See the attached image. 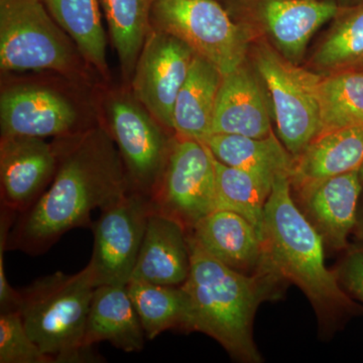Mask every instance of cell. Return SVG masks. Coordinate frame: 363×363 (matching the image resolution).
Listing matches in <instances>:
<instances>
[{
  "mask_svg": "<svg viewBox=\"0 0 363 363\" xmlns=\"http://www.w3.org/2000/svg\"><path fill=\"white\" fill-rule=\"evenodd\" d=\"M58 167L49 187L30 209L18 215L7 250L30 255L50 250L72 229L92 228L91 213L113 204L130 190L116 142L96 126L59 138Z\"/></svg>",
  "mask_w": 363,
  "mask_h": 363,
  "instance_id": "6da1fadb",
  "label": "cell"
},
{
  "mask_svg": "<svg viewBox=\"0 0 363 363\" xmlns=\"http://www.w3.org/2000/svg\"><path fill=\"white\" fill-rule=\"evenodd\" d=\"M191 267L183 288L192 305L193 331L215 339L238 362H262L252 336L257 308L281 295L285 281L272 267L235 271L210 255L188 234Z\"/></svg>",
  "mask_w": 363,
  "mask_h": 363,
  "instance_id": "7a4b0ae2",
  "label": "cell"
},
{
  "mask_svg": "<svg viewBox=\"0 0 363 363\" xmlns=\"http://www.w3.org/2000/svg\"><path fill=\"white\" fill-rule=\"evenodd\" d=\"M324 245L294 199L290 176H277L264 209L267 264L304 292L321 323L328 326L362 308L344 290L337 272L325 264Z\"/></svg>",
  "mask_w": 363,
  "mask_h": 363,
  "instance_id": "3957f363",
  "label": "cell"
},
{
  "mask_svg": "<svg viewBox=\"0 0 363 363\" xmlns=\"http://www.w3.org/2000/svg\"><path fill=\"white\" fill-rule=\"evenodd\" d=\"M96 284L89 266L57 272L20 291L18 307L28 335L52 363L102 362L86 343V325Z\"/></svg>",
  "mask_w": 363,
  "mask_h": 363,
  "instance_id": "277c9868",
  "label": "cell"
},
{
  "mask_svg": "<svg viewBox=\"0 0 363 363\" xmlns=\"http://www.w3.org/2000/svg\"><path fill=\"white\" fill-rule=\"evenodd\" d=\"M75 51L43 0H0L2 71L68 74L76 66Z\"/></svg>",
  "mask_w": 363,
  "mask_h": 363,
  "instance_id": "5b68a950",
  "label": "cell"
},
{
  "mask_svg": "<svg viewBox=\"0 0 363 363\" xmlns=\"http://www.w3.org/2000/svg\"><path fill=\"white\" fill-rule=\"evenodd\" d=\"M152 18L228 75L245 64L252 33L214 0H156Z\"/></svg>",
  "mask_w": 363,
  "mask_h": 363,
  "instance_id": "8992f818",
  "label": "cell"
},
{
  "mask_svg": "<svg viewBox=\"0 0 363 363\" xmlns=\"http://www.w3.org/2000/svg\"><path fill=\"white\" fill-rule=\"evenodd\" d=\"M255 65L271 94L279 140L296 159L319 135L322 76L301 68L264 43L255 50Z\"/></svg>",
  "mask_w": 363,
  "mask_h": 363,
  "instance_id": "52a82bcc",
  "label": "cell"
},
{
  "mask_svg": "<svg viewBox=\"0 0 363 363\" xmlns=\"http://www.w3.org/2000/svg\"><path fill=\"white\" fill-rule=\"evenodd\" d=\"M109 133L123 159L130 190L152 200L175 140L135 97L114 95L107 104Z\"/></svg>",
  "mask_w": 363,
  "mask_h": 363,
  "instance_id": "ba28073f",
  "label": "cell"
},
{
  "mask_svg": "<svg viewBox=\"0 0 363 363\" xmlns=\"http://www.w3.org/2000/svg\"><path fill=\"white\" fill-rule=\"evenodd\" d=\"M152 201L155 211L179 222L188 233L217 210L214 156L205 143L176 138Z\"/></svg>",
  "mask_w": 363,
  "mask_h": 363,
  "instance_id": "9c48e42d",
  "label": "cell"
},
{
  "mask_svg": "<svg viewBox=\"0 0 363 363\" xmlns=\"http://www.w3.org/2000/svg\"><path fill=\"white\" fill-rule=\"evenodd\" d=\"M152 211V199L135 191L101 210L93 223L94 245L88 264L96 286L128 285Z\"/></svg>",
  "mask_w": 363,
  "mask_h": 363,
  "instance_id": "30bf717a",
  "label": "cell"
},
{
  "mask_svg": "<svg viewBox=\"0 0 363 363\" xmlns=\"http://www.w3.org/2000/svg\"><path fill=\"white\" fill-rule=\"evenodd\" d=\"M196 52L162 28H150L131 78L133 96L166 128L173 130L174 106Z\"/></svg>",
  "mask_w": 363,
  "mask_h": 363,
  "instance_id": "8fae6325",
  "label": "cell"
},
{
  "mask_svg": "<svg viewBox=\"0 0 363 363\" xmlns=\"http://www.w3.org/2000/svg\"><path fill=\"white\" fill-rule=\"evenodd\" d=\"M57 167L54 143L35 136H1V205L18 215L25 213L52 183Z\"/></svg>",
  "mask_w": 363,
  "mask_h": 363,
  "instance_id": "7c38bea8",
  "label": "cell"
},
{
  "mask_svg": "<svg viewBox=\"0 0 363 363\" xmlns=\"http://www.w3.org/2000/svg\"><path fill=\"white\" fill-rule=\"evenodd\" d=\"M78 118L70 100L50 88L14 86L0 97L1 136L64 138L76 133Z\"/></svg>",
  "mask_w": 363,
  "mask_h": 363,
  "instance_id": "4fadbf2b",
  "label": "cell"
},
{
  "mask_svg": "<svg viewBox=\"0 0 363 363\" xmlns=\"http://www.w3.org/2000/svg\"><path fill=\"white\" fill-rule=\"evenodd\" d=\"M298 206L335 250L348 247V238L357 225L358 206L363 191L359 171L343 174L295 189Z\"/></svg>",
  "mask_w": 363,
  "mask_h": 363,
  "instance_id": "5bb4252c",
  "label": "cell"
},
{
  "mask_svg": "<svg viewBox=\"0 0 363 363\" xmlns=\"http://www.w3.org/2000/svg\"><path fill=\"white\" fill-rule=\"evenodd\" d=\"M189 234L205 252L235 271L252 274L272 267L257 228L236 212L214 210Z\"/></svg>",
  "mask_w": 363,
  "mask_h": 363,
  "instance_id": "9a60e30c",
  "label": "cell"
},
{
  "mask_svg": "<svg viewBox=\"0 0 363 363\" xmlns=\"http://www.w3.org/2000/svg\"><path fill=\"white\" fill-rule=\"evenodd\" d=\"M340 9L334 0H260L257 16L277 51L298 65L314 33Z\"/></svg>",
  "mask_w": 363,
  "mask_h": 363,
  "instance_id": "2e32d148",
  "label": "cell"
},
{
  "mask_svg": "<svg viewBox=\"0 0 363 363\" xmlns=\"http://www.w3.org/2000/svg\"><path fill=\"white\" fill-rule=\"evenodd\" d=\"M269 116L259 80L245 64L223 76L215 105L212 135L266 138L272 133Z\"/></svg>",
  "mask_w": 363,
  "mask_h": 363,
  "instance_id": "e0dca14e",
  "label": "cell"
},
{
  "mask_svg": "<svg viewBox=\"0 0 363 363\" xmlns=\"http://www.w3.org/2000/svg\"><path fill=\"white\" fill-rule=\"evenodd\" d=\"M188 233L179 222L150 213L133 278L164 286H182L189 277Z\"/></svg>",
  "mask_w": 363,
  "mask_h": 363,
  "instance_id": "ac0fdd59",
  "label": "cell"
},
{
  "mask_svg": "<svg viewBox=\"0 0 363 363\" xmlns=\"http://www.w3.org/2000/svg\"><path fill=\"white\" fill-rule=\"evenodd\" d=\"M86 343L107 341L124 352H140L147 339L126 286L101 285L95 288L91 301Z\"/></svg>",
  "mask_w": 363,
  "mask_h": 363,
  "instance_id": "d6986e66",
  "label": "cell"
},
{
  "mask_svg": "<svg viewBox=\"0 0 363 363\" xmlns=\"http://www.w3.org/2000/svg\"><path fill=\"white\" fill-rule=\"evenodd\" d=\"M363 164V128H344L317 136L295 159L294 189L359 171Z\"/></svg>",
  "mask_w": 363,
  "mask_h": 363,
  "instance_id": "ffe728a7",
  "label": "cell"
},
{
  "mask_svg": "<svg viewBox=\"0 0 363 363\" xmlns=\"http://www.w3.org/2000/svg\"><path fill=\"white\" fill-rule=\"evenodd\" d=\"M222 79L216 67L196 54L174 106L173 130L177 136L204 143L212 135Z\"/></svg>",
  "mask_w": 363,
  "mask_h": 363,
  "instance_id": "44dd1931",
  "label": "cell"
},
{
  "mask_svg": "<svg viewBox=\"0 0 363 363\" xmlns=\"http://www.w3.org/2000/svg\"><path fill=\"white\" fill-rule=\"evenodd\" d=\"M147 340L168 330L193 331L192 305L183 286L131 278L126 285Z\"/></svg>",
  "mask_w": 363,
  "mask_h": 363,
  "instance_id": "7402d4cb",
  "label": "cell"
},
{
  "mask_svg": "<svg viewBox=\"0 0 363 363\" xmlns=\"http://www.w3.org/2000/svg\"><path fill=\"white\" fill-rule=\"evenodd\" d=\"M204 143L213 156L227 166L272 178L292 174L295 157L272 131L259 138L213 133Z\"/></svg>",
  "mask_w": 363,
  "mask_h": 363,
  "instance_id": "603a6c76",
  "label": "cell"
},
{
  "mask_svg": "<svg viewBox=\"0 0 363 363\" xmlns=\"http://www.w3.org/2000/svg\"><path fill=\"white\" fill-rule=\"evenodd\" d=\"M83 58L104 76L108 74L106 35L98 0H43Z\"/></svg>",
  "mask_w": 363,
  "mask_h": 363,
  "instance_id": "cb8c5ba5",
  "label": "cell"
},
{
  "mask_svg": "<svg viewBox=\"0 0 363 363\" xmlns=\"http://www.w3.org/2000/svg\"><path fill=\"white\" fill-rule=\"evenodd\" d=\"M217 209L230 210L247 218L264 238V209L274 178L234 168L214 157Z\"/></svg>",
  "mask_w": 363,
  "mask_h": 363,
  "instance_id": "d4e9b609",
  "label": "cell"
},
{
  "mask_svg": "<svg viewBox=\"0 0 363 363\" xmlns=\"http://www.w3.org/2000/svg\"><path fill=\"white\" fill-rule=\"evenodd\" d=\"M124 79L131 81L156 0H100Z\"/></svg>",
  "mask_w": 363,
  "mask_h": 363,
  "instance_id": "484cf974",
  "label": "cell"
},
{
  "mask_svg": "<svg viewBox=\"0 0 363 363\" xmlns=\"http://www.w3.org/2000/svg\"><path fill=\"white\" fill-rule=\"evenodd\" d=\"M318 98V136L344 128H363V71L348 69L322 76Z\"/></svg>",
  "mask_w": 363,
  "mask_h": 363,
  "instance_id": "4316f807",
  "label": "cell"
},
{
  "mask_svg": "<svg viewBox=\"0 0 363 363\" xmlns=\"http://www.w3.org/2000/svg\"><path fill=\"white\" fill-rule=\"evenodd\" d=\"M363 59V2L341 7L313 57V65L333 73L352 68Z\"/></svg>",
  "mask_w": 363,
  "mask_h": 363,
  "instance_id": "83f0119b",
  "label": "cell"
},
{
  "mask_svg": "<svg viewBox=\"0 0 363 363\" xmlns=\"http://www.w3.org/2000/svg\"><path fill=\"white\" fill-rule=\"evenodd\" d=\"M0 363H52L28 335L20 312H0Z\"/></svg>",
  "mask_w": 363,
  "mask_h": 363,
  "instance_id": "f1b7e54d",
  "label": "cell"
},
{
  "mask_svg": "<svg viewBox=\"0 0 363 363\" xmlns=\"http://www.w3.org/2000/svg\"><path fill=\"white\" fill-rule=\"evenodd\" d=\"M18 214L6 206L0 211V312L18 311L21 303L20 291L14 290L7 281L4 267V252L7 250L9 233Z\"/></svg>",
  "mask_w": 363,
  "mask_h": 363,
  "instance_id": "f546056e",
  "label": "cell"
},
{
  "mask_svg": "<svg viewBox=\"0 0 363 363\" xmlns=\"http://www.w3.org/2000/svg\"><path fill=\"white\" fill-rule=\"evenodd\" d=\"M336 272L344 290L363 303V245L346 248Z\"/></svg>",
  "mask_w": 363,
  "mask_h": 363,
  "instance_id": "4dcf8cb0",
  "label": "cell"
},
{
  "mask_svg": "<svg viewBox=\"0 0 363 363\" xmlns=\"http://www.w3.org/2000/svg\"><path fill=\"white\" fill-rule=\"evenodd\" d=\"M358 238L363 242V191L362 197H360L359 206H358L357 221L353 231Z\"/></svg>",
  "mask_w": 363,
  "mask_h": 363,
  "instance_id": "1f68e13d",
  "label": "cell"
},
{
  "mask_svg": "<svg viewBox=\"0 0 363 363\" xmlns=\"http://www.w3.org/2000/svg\"><path fill=\"white\" fill-rule=\"evenodd\" d=\"M363 0H338V4L341 7H348L355 6V4H362Z\"/></svg>",
  "mask_w": 363,
  "mask_h": 363,
  "instance_id": "d6a6232c",
  "label": "cell"
},
{
  "mask_svg": "<svg viewBox=\"0 0 363 363\" xmlns=\"http://www.w3.org/2000/svg\"><path fill=\"white\" fill-rule=\"evenodd\" d=\"M351 69H354V70L363 71V59L362 60V61L358 62L357 65L353 66L352 68H351ZM347 70H348V69H347Z\"/></svg>",
  "mask_w": 363,
  "mask_h": 363,
  "instance_id": "836d02e7",
  "label": "cell"
},
{
  "mask_svg": "<svg viewBox=\"0 0 363 363\" xmlns=\"http://www.w3.org/2000/svg\"><path fill=\"white\" fill-rule=\"evenodd\" d=\"M360 177H362V180L363 182V164L362 169H359Z\"/></svg>",
  "mask_w": 363,
  "mask_h": 363,
  "instance_id": "e575fe53",
  "label": "cell"
}]
</instances>
